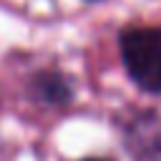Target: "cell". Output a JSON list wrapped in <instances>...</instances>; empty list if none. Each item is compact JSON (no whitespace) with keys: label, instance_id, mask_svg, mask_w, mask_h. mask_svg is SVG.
Returning a JSON list of instances; mask_svg holds the SVG:
<instances>
[{"label":"cell","instance_id":"obj_1","mask_svg":"<svg viewBox=\"0 0 161 161\" xmlns=\"http://www.w3.org/2000/svg\"><path fill=\"white\" fill-rule=\"evenodd\" d=\"M118 45L131 80L148 93H161V25H128Z\"/></svg>","mask_w":161,"mask_h":161},{"label":"cell","instance_id":"obj_3","mask_svg":"<svg viewBox=\"0 0 161 161\" xmlns=\"http://www.w3.org/2000/svg\"><path fill=\"white\" fill-rule=\"evenodd\" d=\"M86 161H103V158H86Z\"/></svg>","mask_w":161,"mask_h":161},{"label":"cell","instance_id":"obj_2","mask_svg":"<svg viewBox=\"0 0 161 161\" xmlns=\"http://www.w3.org/2000/svg\"><path fill=\"white\" fill-rule=\"evenodd\" d=\"M126 143L138 161H161V118L141 116L131 123Z\"/></svg>","mask_w":161,"mask_h":161}]
</instances>
